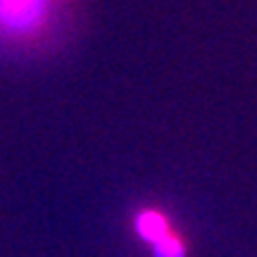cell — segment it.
Wrapping results in <instances>:
<instances>
[{
  "label": "cell",
  "mask_w": 257,
  "mask_h": 257,
  "mask_svg": "<svg viewBox=\"0 0 257 257\" xmlns=\"http://www.w3.org/2000/svg\"><path fill=\"white\" fill-rule=\"evenodd\" d=\"M74 0H0V55H38L72 24Z\"/></svg>",
  "instance_id": "6da1fadb"
},
{
  "label": "cell",
  "mask_w": 257,
  "mask_h": 257,
  "mask_svg": "<svg viewBox=\"0 0 257 257\" xmlns=\"http://www.w3.org/2000/svg\"><path fill=\"white\" fill-rule=\"evenodd\" d=\"M134 233L141 243H146L148 248H153L157 240H162L167 233L174 231V221L160 207H141L134 214Z\"/></svg>",
  "instance_id": "7a4b0ae2"
},
{
  "label": "cell",
  "mask_w": 257,
  "mask_h": 257,
  "mask_svg": "<svg viewBox=\"0 0 257 257\" xmlns=\"http://www.w3.org/2000/svg\"><path fill=\"white\" fill-rule=\"evenodd\" d=\"M150 252H153V257H188V243L174 229L172 233H167L162 240H157L155 245L150 248Z\"/></svg>",
  "instance_id": "3957f363"
}]
</instances>
